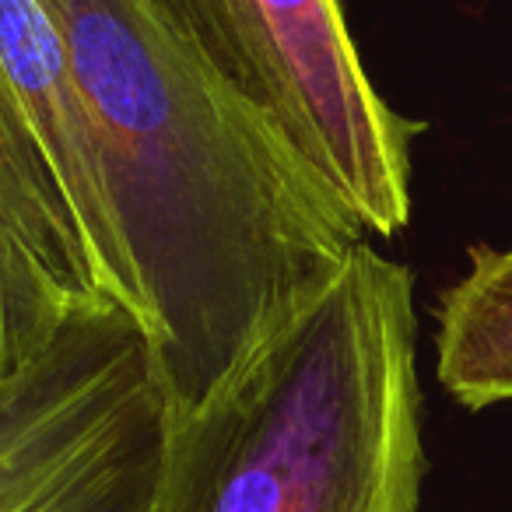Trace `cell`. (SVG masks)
<instances>
[{
    "mask_svg": "<svg viewBox=\"0 0 512 512\" xmlns=\"http://www.w3.org/2000/svg\"><path fill=\"white\" fill-rule=\"evenodd\" d=\"M148 8L253 102L351 207L369 235L411 221V144L365 74L341 0H148Z\"/></svg>",
    "mask_w": 512,
    "mask_h": 512,
    "instance_id": "obj_3",
    "label": "cell"
},
{
    "mask_svg": "<svg viewBox=\"0 0 512 512\" xmlns=\"http://www.w3.org/2000/svg\"><path fill=\"white\" fill-rule=\"evenodd\" d=\"M95 309H81L39 278L25 260L0 246V379L36 362L71 320Z\"/></svg>",
    "mask_w": 512,
    "mask_h": 512,
    "instance_id": "obj_7",
    "label": "cell"
},
{
    "mask_svg": "<svg viewBox=\"0 0 512 512\" xmlns=\"http://www.w3.org/2000/svg\"><path fill=\"white\" fill-rule=\"evenodd\" d=\"M0 92L29 130L71 214L95 292L151 334V309L123 242L67 39L46 0H0Z\"/></svg>",
    "mask_w": 512,
    "mask_h": 512,
    "instance_id": "obj_5",
    "label": "cell"
},
{
    "mask_svg": "<svg viewBox=\"0 0 512 512\" xmlns=\"http://www.w3.org/2000/svg\"><path fill=\"white\" fill-rule=\"evenodd\" d=\"M60 218L57 186L8 95L0 92V239L39 246L57 232Z\"/></svg>",
    "mask_w": 512,
    "mask_h": 512,
    "instance_id": "obj_8",
    "label": "cell"
},
{
    "mask_svg": "<svg viewBox=\"0 0 512 512\" xmlns=\"http://www.w3.org/2000/svg\"><path fill=\"white\" fill-rule=\"evenodd\" d=\"M67 39L169 407L225 376L351 246V207L148 0H46Z\"/></svg>",
    "mask_w": 512,
    "mask_h": 512,
    "instance_id": "obj_1",
    "label": "cell"
},
{
    "mask_svg": "<svg viewBox=\"0 0 512 512\" xmlns=\"http://www.w3.org/2000/svg\"><path fill=\"white\" fill-rule=\"evenodd\" d=\"M435 369L470 411L512 400V249H474L470 271L439 299Z\"/></svg>",
    "mask_w": 512,
    "mask_h": 512,
    "instance_id": "obj_6",
    "label": "cell"
},
{
    "mask_svg": "<svg viewBox=\"0 0 512 512\" xmlns=\"http://www.w3.org/2000/svg\"><path fill=\"white\" fill-rule=\"evenodd\" d=\"M425 467L414 274L362 239L169 407L148 512H418Z\"/></svg>",
    "mask_w": 512,
    "mask_h": 512,
    "instance_id": "obj_2",
    "label": "cell"
},
{
    "mask_svg": "<svg viewBox=\"0 0 512 512\" xmlns=\"http://www.w3.org/2000/svg\"><path fill=\"white\" fill-rule=\"evenodd\" d=\"M169 397L141 320L95 309L0 379V512H148Z\"/></svg>",
    "mask_w": 512,
    "mask_h": 512,
    "instance_id": "obj_4",
    "label": "cell"
}]
</instances>
